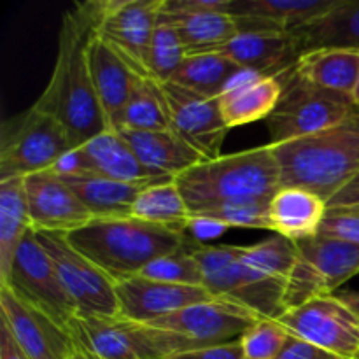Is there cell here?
<instances>
[{
    "mask_svg": "<svg viewBox=\"0 0 359 359\" xmlns=\"http://www.w3.org/2000/svg\"><path fill=\"white\" fill-rule=\"evenodd\" d=\"M97 14L98 2L77 4L63 14L55 69L34 104L65 128L74 149L109 128L88 65V42L95 34Z\"/></svg>",
    "mask_w": 359,
    "mask_h": 359,
    "instance_id": "6da1fadb",
    "label": "cell"
},
{
    "mask_svg": "<svg viewBox=\"0 0 359 359\" xmlns=\"http://www.w3.org/2000/svg\"><path fill=\"white\" fill-rule=\"evenodd\" d=\"M67 238L114 284L137 277L161 256L189 248L186 231L133 216L93 219L67 233Z\"/></svg>",
    "mask_w": 359,
    "mask_h": 359,
    "instance_id": "7a4b0ae2",
    "label": "cell"
},
{
    "mask_svg": "<svg viewBox=\"0 0 359 359\" xmlns=\"http://www.w3.org/2000/svg\"><path fill=\"white\" fill-rule=\"evenodd\" d=\"M280 188H302L326 203L359 172V109L332 128L270 144Z\"/></svg>",
    "mask_w": 359,
    "mask_h": 359,
    "instance_id": "3957f363",
    "label": "cell"
},
{
    "mask_svg": "<svg viewBox=\"0 0 359 359\" xmlns=\"http://www.w3.org/2000/svg\"><path fill=\"white\" fill-rule=\"evenodd\" d=\"M175 182L193 216L223 203L272 200L280 189V170L266 144L202 161L177 175Z\"/></svg>",
    "mask_w": 359,
    "mask_h": 359,
    "instance_id": "277c9868",
    "label": "cell"
},
{
    "mask_svg": "<svg viewBox=\"0 0 359 359\" xmlns=\"http://www.w3.org/2000/svg\"><path fill=\"white\" fill-rule=\"evenodd\" d=\"M81 349L100 359H170L196 347L182 337L121 316L81 318L70 323Z\"/></svg>",
    "mask_w": 359,
    "mask_h": 359,
    "instance_id": "5b68a950",
    "label": "cell"
},
{
    "mask_svg": "<svg viewBox=\"0 0 359 359\" xmlns=\"http://www.w3.org/2000/svg\"><path fill=\"white\" fill-rule=\"evenodd\" d=\"M74 151L65 128L32 105L7 119L0 137V182L55 168Z\"/></svg>",
    "mask_w": 359,
    "mask_h": 359,
    "instance_id": "8992f818",
    "label": "cell"
},
{
    "mask_svg": "<svg viewBox=\"0 0 359 359\" xmlns=\"http://www.w3.org/2000/svg\"><path fill=\"white\" fill-rule=\"evenodd\" d=\"M279 76L284 86L283 97L265 119L270 144L287 142L332 128L358 111L351 97L312 86L300 79L293 69Z\"/></svg>",
    "mask_w": 359,
    "mask_h": 359,
    "instance_id": "52a82bcc",
    "label": "cell"
},
{
    "mask_svg": "<svg viewBox=\"0 0 359 359\" xmlns=\"http://www.w3.org/2000/svg\"><path fill=\"white\" fill-rule=\"evenodd\" d=\"M297 262L284 287V312L333 294L359 273V245L314 237L294 242Z\"/></svg>",
    "mask_w": 359,
    "mask_h": 359,
    "instance_id": "ba28073f",
    "label": "cell"
},
{
    "mask_svg": "<svg viewBox=\"0 0 359 359\" xmlns=\"http://www.w3.org/2000/svg\"><path fill=\"white\" fill-rule=\"evenodd\" d=\"M0 286L9 287L18 298L69 330L77 316L76 304L67 293L49 255L39 244L34 228L18 245L9 273L0 280Z\"/></svg>",
    "mask_w": 359,
    "mask_h": 359,
    "instance_id": "9c48e42d",
    "label": "cell"
},
{
    "mask_svg": "<svg viewBox=\"0 0 359 359\" xmlns=\"http://www.w3.org/2000/svg\"><path fill=\"white\" fill-rule=\"evenodd\" d=\"M39 244L44 248L65 286L72 297L81 318H111L119 316L116 284L77 251L62 231H35Z\"/></svg>",
    "mask_w": 359,
    "mask_h": 359,
    "instance_id": "30bf717a",
    "label": "cell"
},
{
    "mask_svg": "<svg viewBox=\"0 0 359 359\" xmlns=\"http://www.w3.org/2000/svg\"><path fill=\"white\" fill-rule=\"evenodd\" d=\"M277 321L291 337L344 359H359V316L337 294L314 298Z\"/></svg>",
    "mask_w": 359,
    "mask_h": 359,
    "instance_id": "8fae6325",
    "label": "cell"
},
{
    "mask_svg": "<svg viewBox=\"0 0 359 359\" xmlns=\"http://www.w3.org/2000/svg\"><path fill=\"white\" fill-rule=\"evenodd\" d=\"M262 318L263 316L258 312L237 302L226 298H210L149 325L175 333L200 349L241 340V337Z\"/></svg>",
    "mask_w": 359,
    "mask_h": 359,
    "instance_id": "7c38bea8",
    "label": "cell"
},
{
    "mask_svg": "<svg viewBox=\"0 0 359 359\" xmlns=\"http://www.w3.org/2000/svg\"><path fill=\"white\" fill-rule=\"evenodd\" d=\"M163 0H102L95 34L118 49L130 65L147 76V53L160 20Z\"/></svg>",
    "mask_w": 359,
    "mask_h": 359,
    "instance_id": "4fadbf2b",
    "label": "cell"
},
{
    "mask_svg": "<svg viewBox=\"0 0 359 359\" xmlns=\"http://www.w3.org/2000/svg\"><path fill=\"white\" fill-rule=\"evenodd\" d=\"M203 277V287L216 298L237 302L259 316L279 319L283 307L251 280L237 245H196L193 249Z\"/></svg>",
    "mask_w": 359,
    "mask_h": 359,
    "instance_id": "5bb4252c",
    "label": "cell"
},
{
    "mask_svg": "<svg viewBox=\"0 0 359 359\" xmlns=\"http://www.w3.org/2000/svg\"><path fill=\"white\" fill-rule=\"evenodd\" d=\"M2 323L28 359H72L81 346L69 328L0 286Z\"/></svg>",
    "mask_w": 359,
    "mask_h": 359,
    "instance_id": "9a60e30c",
    "label": "cell"
},
{
    "mask_svg": "<svg viewBox=\"0 0 359 359\" xmlns=\"http://www.w3.org/2000/svg\"><path fill=\"white\" fill-rule=\"evenodd\" d=\"M170 111L172 132L188 142L203 160L223 156L228 126L221 114L217 98H207L175 83L161 84Z\"/></svg>",
    "mask_w": 359,
    "mask_h": 359,
    "instance_id": "2e32d148",
    "label": "cell"
},
{
    "mask_svg": "<svg viewBox=\"0 0 359 359\" xmlns=\"http://www.w3.org/2000/svg\"><path fill=\"white\" fill-rule=\"evenodd\" d=\"M53 170L58 174L91 172L119 182L144 186L172 181L170 177H160L144 167L128 142L114 128H107L84 146L70 151Z\"/></svg>",
    "mask_w": 359,
    "mask_h": 359,
    "instance_id": "e0dca14e",
    "label": "cell"
},
{
    "mask_svg": "<svg viewBox=\"0 0 359 359\" xmlns=\"http://www.w3.org/2000/svg\"><path fill=\"white\" fill-rule=\"evenodd\" d=\"M28 214L35 231L70 233L93 221V214L77 198L56 170H42L23 177Z\"/></svg>",
    "mask_w": 359,
    "mask_h": 359,
    "instance_id": "ac0fdd59",
    "label": "cell"
},
{
    "mask_svg": "<svg viewBox=\"0 0 359 359\" xmlns=\"http://www.w3.org/2000/svg\"><path fill=\"white\" fill-rule=\"evenodd\" d=\"M116 297L119 316L144 325L175 314L189 305L216 298L203 286L160 283L140 276L116 284Z\"/></svg>",
    "mask_w": 359,
    "mask_h": 359,
    "instance_id": "d6986e66",
    "label": "cell"
},
{
    "mask_svg": "<svg viewBox=\"0 0 359 359\" xmlns=\"http://www.w3.org/2000/svg\"><path fill=\"white\" fill-rule=\"evenodd\" d=\"M209 53H219L245 72L258 76H279L293 69L300 58L294 35L277 30L238 32L233 39Z\"/></svg>",
    "mask_w": 359,
    "mask_h": 359,
    "instance_id": "ffe728a7",
    "label": "cell"
},
{
    "mask_svg": "<svg viewBox=\"0 0 359 359\" xmlns=\"http://www.w3.org/2000/svg\"><path fill=\"white\" fill-rule=\"evenodd\" d=\"M88 65L95 93L111 128L114 119L132 97L135 84L144 76H140L130 65L128 60L118 49L112 48L97 34L91 35L88 42Z\"/></svg>",
    "mask_w": 359,
    "mask_h": 359,
    "instance_id": "44dd1931",
    "label": "cell"
},
{
    "mask_svg": "<svg viewBox=\"0 0 359 359\" xmlns=\"http://www.w3.org/2000/svg\"><path fill=\"white\" fill-rule=\"evenodd\" d=\"M339 0H231L228 14L238 32H293L333 9Z\"/></svg>",
    "mask_w": 359,
    "mask_h": 359,
    "instance_id": "7402d4cb",
    "label": "cell"
},
{
    "mask_svg": "<svg viewBox=\"0 0 359 359\" xmlns=\"http://www.w3.org/2000/svg\"><path fill=\"white\" fill-rule=\"evenodd\" d=\"M280 76H258L245 72L217 98L228 128L266 119L283 97Z\"/></svg>",
    "mask_w": 359,
    "mask_h": 359,
    "instance_id": "603a6c76",
    "label": "cell"
},
{
    "mask_svg": "<svg viewBox=\"0 0 359 359\" xmlns=\"http://www.w3.org/2000/svg\"><path fill=\"white\" fill-rule=\"evenodd\" d=\"M328 203L316 193L302 188H280L269 205L270 230L291 242L319 235Z\"/></svg>",
    "mask_w": 359,
    "mask_h": 359,
    "instance_id": "cb8c5ba5",
    "label": "cell"
},
{
    "mask_svg": "<svg viewBox=\"0 0 359 359\" xmlns=\"http://www.w3.org/2000/svg\"><path fill=\"white\" fill-rule=\"evenodd\" d=\"M118 132L132 147L140 163L160 177L175 179L182 172L205 161L202 154L196 153L172 130H158V132L118 130Z\"/></svg>",
    "mask_w": 359,
    "mask_h": 359,
    "instance_id": "d4e9b609",
    "label": "cell"
},
{
    "mask_svg": "<svg viewBox=\"0 0 359 359\" xmlns=\"http://www.w3.org/2000/svg\"><path fill=\"white\" fill-rule=\"evenodd\" d=\"M293 70L312 86L353 97L359 79V49L319 48L305 51Z\"/></svg>",
    "mask_w": 359,
    "mask_h": 359,
    "instance_id": "484cf974",
    "label": "cell"
},
{
    "mask_svg": "<svg viewBox=\"0 0 359 359\" xmlns=\"http://www.w3.org/2000/svg\"><path fill=\"white\" fill-rule=\"evenodd\" d=\"M65 184L77 195L95 219L104 217L132 216L133 203L140 195L144 184L119 182L91 172H72L60 174ZM153 186V184H151Z\"/></svg>",
    "mask_w": 359,
    "mask_h": 359,
    "instance_id": "4316f807",
    "label": "cell"
},
{
    "mask_svg": "<svg viewBox=\"0 0 359 359\" xmlns=\"http://www.w3.org/2000/svg\"><path fill=\"white\" fill-rule=\"evenodd\" d=\"M291 34L297 39L300 55L319 48L359 49V0H339L325 16Z\"/></svg>",
    "mask_w": 359,
    "mask_h": 359,
    "instance_id": "83f0119b",
    "label": "cell"
},
{
    "mask_svg": "<svg viewBox=\"0 0 359 359\" xmlns=\"http://www.w3.org/2000/svg\"><path fill=\"white\" fill-rule=\"evenodd\" d=\"M242 74H245L244 69L219 53H195L186 56L168 83L179 84L202 97L219 98Z\"/></svg>",
    "mask_w": 359,
    "mask_h": 359,
    "instance_id": "f1b7e54d",
    "label": "cell"
},
{
    "mask_svg": "<svg viewBox=\"0 0 359 359\" xmlns=\"http://www.w3.org/2000/svg\"><path fill=\"white\" fill-rule=\"evenodd\" d=\"M111 128L137 132L172 130L170 111L161 83L151 77H140L133 88L132 97L114 119Z\"/></svg>",
    "mask_w": 359,
    "mask_h": 359,
    "instance_id": "f546056e",
    "label": "cell"
},
{
    "mask_svg": "<svg viewBox=\"0 0 359 359\" xmlns=\"http://www.w3.org/2000/svg\"><path fill=\"white\" fill-rule=\"evenodd\" d=\"M32 228L23 179L0 182V280L9 273L18 245Z\"/></svg>",
    "mask_w": 359,
    "mask_h": 359,
    "instance_id": "4dcf8cb0",
    "label": "cell"
},
{
    "mask_svg": "<svg viewBox=\"0 0 359 359\" xmlns=\"http://www.w3.org/2000/svg\"><path fill=\"white\" fill-rule=\"evenodd\" d=\"M161 14L175 27L188 55L212 51L238 34L237 21L228 13Z\"/></svg>",
    "mask_w": 359,
    "mask_h": 359,
    "instance_id": "1f68e13d",
    "label": "cell"
},
{
    "mask_svg": "<svg viewBox=\"0 0 359 359\" xmlns=\"http://www.w3.org/2000/svg\"><path fill=\"white\" fill-rule=\"evenodd\" d=\"M132 216L179 231L188 230L191 221L189 207L175 179L144 188L133 203Z\"/></svg>",
    "mask_w": 359,
    "mask_h": 359,
    "instance_id": "d6a6232c",
    "label": "cell"
},
{
    "mask_svg": "<svg viewBox=\"0 0 359 359\" xmlns=\"http://www.w3.org/2000/svg\"><path fill=\"white\" fill-rule=\"evenodd\" d=\"M186 56H188V51L175 27L163 14H160L153 39H151L149 53H147V76L161 84L168 83L182 65Z\"/></svg>",
    "mask_w": 359,
    "mask_h": 359,
    "instance_id": "836d02e7",
    "label": "cell"
},
{
    "mask_svg": "<svg viewBox=\"0 0 359 359\" xmlns=\"http://www.w3.org/2000/svg\"><path fill=\"white\" fill-rule=\"evenodd\" d=\"M195 248L196 245H189V248L181 249L177 252L161 256V258L151 262L139 276L151 280H160V283L203 286L202 270H200L198 262L193 255Z\"/></svg>",
    "mask_w": 359,
    "mask_h": 359,
    "instance_id": "e575fe53",
    "label": "cell"
},
{
    "mask_svg": "<svg viewBox=\"0 0 359 359\" xmlns=\"http://www.w3.org/2000/svg\"><path fill=\"white\" fill-rule=\"evenodd\" d=\"M270 200L263 202H235L203 209L193 214V217H207L228 228H252V230H270L269 223Z\"/></svg>",
    "mask_w": 359,
    "mask_h": 359,
    "instance_id": "d590c367",
    "label": "cell"
},
{
    "mask_svg": "<svg viewBox=\"0 0 359 359\" xmlns=\"http://www.w3.org/2000/svg\"><path fill=\"white\" fill-rule=\"evenodd\" d=\"M290 337L277 319L262 318L241 337L244 356L245 359H277Z\"/></svg>",
    "mask_w": 359,
    "mask_h": 359,
    "instance_id": "8d00e7d4",
    "label": "cell"
},
{
    "mask_svg": "<svg viewBox=\"0 0 359 359\" xmlns=\"http://www.w3.org/2000/svg\"><path fill=\"white\" fill-rule=\"evenodd\" d=\"M318 237L359 245V212L351 209H328Z\"/></svg>",
    "mask_w": 359,
    "mask_h": 359,
    "instance_id": "74e56055",
    "label": "cell"
},
{
    "mask_svg": "<svg viewBox=\"0 0 359 359\" xmlns=\"http://www.w3.org/2000/svg\"><path fill=\"white\" fill-rule=\"evenodd\" d=\"M231 0H163L161 13L165 14H198L228 13Z\"/></svg>",
    "mask_w": 359,
    "mask_h": 359,
    "instance_id": "f35d334b",
    "label": "cell"
},
{
    "mask_svg": "<svg viewBox=\"0 0 359 359\" xmlns=\"http://www.w3.org/2000/svg\"><path fill=\"white\" fill-rule=\"evenodd\" d=\"M170 359H245V356L241 340H235V342L230 344L200 347V349L188 351V353L175 354Z\"/></svg>",
    "mask_w": 359,
    "mask_h": 359,
    "instance_id": "ab89813d",
    "label": "cell"
},
{
    "mask_svg": "<svg viewBox=\"0 0 359 359\" xmlns=\"http://www.w3.org/2000/svg\"><path fill=\"white\" fill-rule=\"evenodd\" d=\"M277 359H344L337 354L328 353V351L321 349L318 346L304 342V340L297 339V337H290L286 347L283 353L277 356Z\"/></svg>",
    "mask_w": 359,
    "mask_h": 359,
    "instance_id": "60d3db41",
    "label": "cell"
},
{
    "mask_svg": "<svg viewBox=\"0 0 359 359\" xmlns=\"http://www.w3.org/2000/svg\"><path fill=\"white\" fill-rule=\"evenodd\" d=\"M328 209H359V172L328 200Z\"/></svg>",
    "mask_w": 359,
    "mask_h": 359,
    "instance_id": "b9f144b4",
    "label": "cell"
},
{
    "mask_svg": "<svg viewBox=\"0 0 359 359\" xmlns=\"http://www.w3.org/2000/svg\"><path fill=\"white\" fill-rule=\"evenodd\" d=\"M228 230V226L217 223L214 219H207V217H193L189 221V226L186 231H191V235L198 241H207V238H217Z\"/></svg>",
    "mask_w": 359,
    "mask_h": 359,
    "instance_id": "7bdbcfd3",
    "label": "cell"
},
{
    "mask_svg": "<svg viewBox=\"0 0 359 359\" xmlns=\"http://www.w3.org/2000/svg\"><path fill=\"white\" fill-rule=\"evenodd\" d=\"M0 359H28L2 321H0Z\"/></svg>",
    "mask_w": 359,
    "mask_h": 359,
    "instance_id": "ee69618b",
    "label": "cell"
},
{
    "mask_svg": "<svg viewBox=\"0 0 359 359\" xmlns=\"http://www.w3.org/2000/svg\"><path fill=\"white\" fill-rule=\"evenodd\" d=\"M337 297L342 302H346V304L359 316V291H344V293H339Z\"/></svg>",
    "mask_w": 359,
    "mask_h": 359,
    "instance_id": "f6af8a7d",
    "label": "cell"
},
{
    "mask_svg": "<svg viewBox=\"0 0 359 359\" xmlns=\"http://www.w3.org/2000/svg\"><path fill=\"white\" fill-rule=\"evenodd\" d=\"M72 359H100V358H97V356H95V354L88 353V351L79 349V353H77L76 356H74Z\"/></svg>",
    "mask_w": 359,
    "mask_h": 359,
    "instance_id": "bcb514c9",
    "label": "cell"
},
{
    "mask_svg": "<svg viewBox=\"0 0 359 359\" xmlns=\"http://www.w3.org/2000/svg\"><path fill=\"white\" fill-rule=\"evenodd\" d=\"M353 102H354V105H356V107L359 109V79H358V84H356V88H354V91H353Z\"/></svg>",
    "mask_w": 359,
    "mask_h": 359,
    "instance_id": "7dc6e473",
    "label": "cell"
},
{
    "mask_svg": "<svg viewBox=\"0 0 359 359\" xmlns=\"http://www.w3.org/2000/svg\"><path fill=\"white\" fill-rule=\"evenodd\" d=\"M351 210H358V212H359V209H351Z\"/></svg>",
    "mask_w": 359,
    "mask_h": 359,
    "instance_id": "c3c4849f",
    "label": "cell"
}]
</instances>
